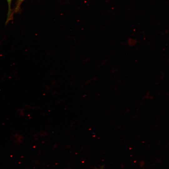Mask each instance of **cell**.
<instances>
[{
  "label": "cell",
  "instance_id": "cell-1",
  "mask_svg": "<svg viewBox=\"0 0 169 169\" xmlns=\"http://www.w3.org/2000/svg\"><path fill=\"white\" fill-rule=\"evenodd\" d=\"M10 140L13 143L19 144L22 141L23 137L18 133H14L11 135Z\"/></svg>",
  "mask_w": 169,
  "mask_h": 169
},
{
  "label": "cell",
  "instance_id": "cell-2",
  "mask_svg": "<svg viewBox=\"0 0 169 169\" xmlns=\"http://www.w3.org/2000/svg\"><path fill=\"white\" fill-rule=\"evenodd\" d=\"M12 0H7L8 5V11L7 14V18L6 23H8L11 19L13 15L12 12L11 8V5Z\"/></svg>",
  "mask_w": 169,
  "mask_h": 169
},
{
  "label": "cell",
  "instance_id": "cell-3",
  "mask_svg": "<svg viewBox=\"0 0 169 169\" xmlns=\"http://www.w3.org/2000/svg\"><path fill=\"white\" fill-rule=\"evenodd\" d=\"M24 0H18L17 5L15 8L14 11L16 12L18 10L21 3Z\"/></svg>",
  "mask_w": 169,
  "mask_h": 169
},
{
  "label": "cell",
  "instance_id": "cell-4",
  "mask_svg": "<svg viewBox=\"0 0 169 169\" xmlns=\"http://www.w3.org/2000/svg\"><path fill=\"white\" fill-rule=\"evenodd\" d=\"M103 166H102L99 169H103Z\"/></svg>",
  "mask_w": 169,
  "mask_h": 169
}]
</instances>
